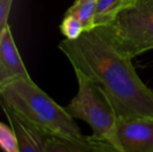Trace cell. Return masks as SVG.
<instances>
[{"label": "cell", "mask_w": 153, "mask_h": 152, "mask_svg": "<svg viewBox=\"0 0 153 152\" xmlns=\"http://www.w3.org/2000/svg\"><path fill=\"white\" fill-rule=\"evenodd\" d=\"M132 1H133V0H124V6H125V5H126L127 4L131 3ZM124 6H123V7H124Z\"/></svg>", "instance_id": "9a60e30c"}, {"label": "cell", "mask_w": 153, "mask_h": 152, "mask_svg": "<svg viewBox=\"0 0 153 152\" xmlns=\"http://www.w3.org/2000/svg\"><path fill=\"white\" fill-rule=\"evenodd\" d=\"M47 152H121L109 142L95 135L63 137L51 135Z\"/></svg>", "instance_id": "ba28073f"}, {"label": "cell", "mask_w": 153, "mask_h": 152, "mask_svg": "<svg viewBox=\"0 0 153 152\" xmlns=\"http://www.w3.org/2000/svg\"><path fill=\"white\" fill-rule=\"evenodd\" d=\"M1 100L51 135L80 137L82 132L65 108L31 79H17L0 86Z\"/></svg>", "instance_id": "7a4b0ae2"}, {"label": "cell", "mask_w": 153, "mask_h": 152, "mask_svg": "<svg viewBox=\"0 0 153 152\" xmlns=\"http://www.w3.org/2000/svg\"><path fill=\"white\" fill-rule=\"evenodd\" d=\"M21 78L31 79L7 25L0 31V86Z\"/></svg>", "instance_id": "52a82bcc"}, {"label": "cell", "mask_w": 153, "mask_h": 152, "mask_svg": "<svg viewBox=\"0 0 153 152\" xmlns=\"http://www.w3.org/2000/svg\"><path fill=\"white\" fill-rule=\"evenodd\" d=\"M1 106L17 137L20 152H47L51 134L23 117L2 100Z\"/></svg>", "instance_id": "5b68a950"}, {"label": "cell", "mask_w": 153, "mask_h": 152, "mask_svg": "<svg viewBox=\"0 0 153 152\" xmlns=\"http://www.w3.org/2000/svg\"><path fill=\"white\" fill-rule=\"evenodd\" d=\"M0 145L4 152H20L17 137L11 126L0 124Z\"/></svg>", "instance_id": "7c38bea8"}, {"label": "cell", "mask_w": 153, "mask_h": 152, "mask_svg": "<svg viewBox=\"0 0 153 152\" xmlns=\"http://www.w3.org/2000/svg\"><path fill=\"white\" fill-rule=\"evenodd\" d=\"M117 45L131 57L153 49V0H133L108 26Z\"/></svg>", "instance_id": "277c9868"}, {"label": "cell", "mask_w": 153, "mask_h": 152, "mask_svg": "<svg viewBox=\"0 0 153 152\" xmlns=\"http://www.w3.org/2000/svg\"><path fill=\"white\" fill-rule=\"evenodd\" d=\"M78 82V91L65 108L74 119L87 123L93 135L109 142L121 151L117 138V116L103 89L84 73L74 68ZM122 152V151H121Z\"/></svg>", "instance_id": "3957f363"}, {"label": "cell", "mask_w": 153, "mask_h": 152, "mask_svg": "<svg viewBox=\"0 0 153 152\" xmlns=\"http://www.w3.org/2000/svg\"><path fill=\"white\" fill-rule=\"evenodd\" d=\"M124 6V0H97L95 10V26L109 25Z\"/></svg>", "instance_id": "9c48e42d"}, {"label": "cell", "mask_w": 153, "mask_h": 152, "mask_svg": "<svg viewBox=\"0 0 153 152\" xmlns=\"http://www.w3.org/2000/svg\"><path fill=\"white\" fill-rule=\"evenodd\" d=\"M62 34L66 39L75 40L84 32V29L81 22L73 14L65 13L60 25Z\"/></svg>", "instance_id": "8fae6325"}, {"label": "cell", "mask_w": 153, "mask_h": 152, "mask_svg": "<svg viewBox=\"0 0 153 152\" xmlns=\"http://www.w3.org/2000/svg\"><path fill=\"white\" fill-rule=\"evenodd\" d=\"M87 1H97V0H75L74 4H82V3H84Z\"/></svg>", "instance_id": "5bb4252c"}, {"label": "cell", "mask_w": 153, "mask_h": 152, "mask_svg": "<svg viewBox=\"0 0 153 152\" xmlns=\"http://www.w3.org/2000/svg\"><path fill=\"white\" fill-rule=\"evenodd\" d=\"M13 0H0V31L7 25V21Z\"/></svg>", "instance_id": "4fadbf2b"}, {"label": "cell", "mask_w": 153, "mask_h": 152, "mask_svg": "<svg viewBox=\"0 0 153 152\" xmlns=\"http://www.w3.org/2000/svg\"><path fill=\"white\" fill-rule=\"evenodd\" d=\"M117 138L122 152H153V118L117 121Z\"/></svg>", "instance_id": "8992f818"}, {"label": "cell", "mask_w": 153, "mask_h": 152, "mask_svg": "<svg viewBox=\"0 0 153 152\" xmlns=\"http://www.w3.org/2000/svg\"><path fill=\"white\" fill-rule=\"evenodd\" d=\"M96 1H87L79 4H74L65 13L74 15L82 24L84 31H89L96 28L95 26Z\"/></svg>", "instance_id": "30bf717a"}, {"label": "cell", "mask_w": 153, "mask_h": 152, "mask_svg": "<svg viewBox=\"0 0 153 152\" xmlns=\"http://www.w3.org/2000/svg\"><path fill=\"white\" fill-rule=\"evenodd\" d=\"M74 68L97 82L109 99L118 120L153 118V91L138 75L132 58L106 27L84 31L58 45Z\"/></svg>", "instance_id": "6da1fadb"}]
</instances>
